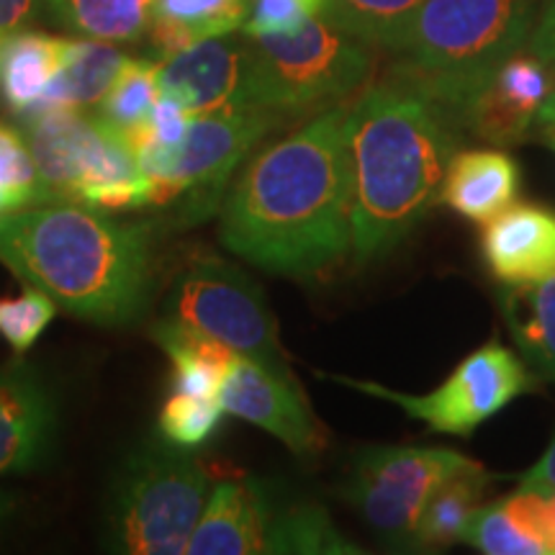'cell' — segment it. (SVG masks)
Instances as JSON below:
<instances>
[{
	"mask_svg": "<svg viewBox=\"0 0 555 555\" xmlns=\"http://www.w3.org/2000/svg\"><path fill=\"white\" fill-rule=\"evenodd\" d=\"M527 50L555 69V0H540L535 26L527 39Z\"/></svg>",
	"mask_w": 555,
	"mask_h": 555,
	"instance_id": "34",
	"label": "cell"
},
{
	"mask_svg": "<svg viewBox=\"0 0 555 555\" xmlns=\"http://www.w3.org/2000/svg\"><path fill=\"white\" fill-rule=\"evenodd\" d=\"M60 401L37 365H0V476L29 474L52 455Z\"/></svg>",
	"mask_w": 555,
	"mask_h": 555,
	"instance_id": "15",
	"label": "cell"
},
{
	"mask_svg": "<svg viewBox=\"0 0 555 555\" xmlns=\"http://www.w3.org/2000/svg\"><path fill=\"white\" fill-rule=\"evenodd\" d=\"M16 509H18V496L13 494V491L0 489V530L11 522L13 512Z\"/></svg>",
	"mask_w": 555,
	"mask_h": 555,
	"instance_id": "38",
	"label": "cell"
},
{
	"mask_svg": "<svg viewBox=\"0 0 555 555\" xmlns=\"http://www.w3.org/2000/svg\"><path fill=\"white\" fill-rule=\"evenodd\" d=\"M168 307L172 319L219 339L237 356L258 360L270 371L294 373L278 343V322L266 291L234 262L198 255L180 273Z\"/></svg>",
	"mask_w": 555,
	"mask_h": 555,
	"instance_id": "8",
	"label": "cell"
},
{
	"mask_svg": "<svg viewBox=\"0 0 555 555\" xmlns=\"http://www.w3.org/2000/svg\"><path fill=\"white\" fill-rule=\"evenodd\" d=\"M266 553H311L347 555L360 553L343 532L332 525L327 509L319 504H294L270 517Z\"/></svg>",
	"mask_w": 555,
	"mask_h": 555,
	"instance_id": "27",
	"label": "cell"
},
{
	"mask_svg": "<svg viewBox=\"0 0 555 555\" xmlns=\"http://www.w3.org/2000/svg\"><path fill=\"white\" fill-rule=\"evenodd\" d=\"M150 335L157 347L168 352L172 363V391L221 399V388L237 358L232 347L172 317L157 322Z\"/></svg>",
	"mask_w": 555,
	"mask_h": 555,
	"instance_id": "21",
	"label": "cell"
},
{
	"mask_svg": "<svg viewBox=\"0 0 555 555\" xmlns=\"http://www.w3.org/2000/svg\"><path fill=\"white\" fill-rule=\"evenodd\" d=\"M69 39L18 31L0 44V99L16 116L39 108L47 88L67 62Z\"/></svg>",
	"mask_w": 555,
	"mask_h": 555,
	"instance_id": "19",
	"label": "cell"
},
{
	"mask_svg": "<svg viewBox=\"0 0 555 555\" xmlns=\"http://www.w3.org/2000/svg\"><path fill=\"white\" fill-rule=\"evenodd\" d=\"M327 0H253V9L242 26L247 37L291 34L301 29L309 18L322 13Z\"/></svg>",
	"mask_w": 555,
	"mask_h": 555,
	"instance_id": "32",
	"label": "cell"
},
{
	"mask_svg": "<svg viewBox=\"0 0 555 555\" xmlns=\"http://www.w3.org/2000/svg\"><path fill=\"white\" fill-rule=\"evenodd\" d=\"M253 101L275 119L345 103L373 73V47L319 13L291 34L249 37Z\"/></svg>",
	"mask_w": 555,
	"mask_h": 555,
	"instance_id": "7",
	"label": "cell"
},
{
	"mask_svg": "<svg viewBox=\"0 0 555 555\" xmlns=\"http://www.w3.org/2000/svg\"><path fill=\"white\" fill-rule=\"evenodd\" d=\"M481 258L504 286L555 275V208L512 204L481 232Z\"/></svg>",
	"mask_w": 555,
	"mask_h": 555,
	"instance_id": "16",
	"label": "cell"
},
{
	"mask_svg": "<svg viewBox=\"0 0 555 555\" xmlns=\"http://www.w3.org/2000/svg\"><path fill=\"white\" fill-rule=\"evenodd\" d=\"M266 491L247 478H221L206 499L189 555H258L266 553L270 525Z\"/></svg>",
	"mask_w": 555,
	"mask_h": 555,
	"instance_id": "17",
	"label": "cell"
},
{
	"mask_svg": "<svg viewBox=\"0 0 555 555\" xmlns=\"http://www.w3.org/2000/svg\"><path fill=\"white\" fill-rule=\"evenodd\" d=\"M62 29L86 39L131 44L147 37L155 0H39Z\"/></svg>",
	"mask_w": 555,
	"mask_h": 555,
	"instance_id": "24",
	"label": "cell"
},
{
	"mask_svg": "<svg viewBox=\"0 0 555 555\" xmlns=\"http://www.w3.org/2000/svg\"><path fill=\"white\" fill-rule=\"evenodd\" d=\"M221 404L227 414L266 429L301 457L322 453L327 446V429L294 373L270 371L258 360L237 356L221 388Z\"/></svg>",
	"mask_w": 555,
	"mask_h": 555,
	"instance_id": "13",
	"label": "cell"
},
{
	"mask_svg": "<svg viewBox=\"0 0 555 555\" xmlns=\"http://www.w3.org/2000/svg\"><path fill=\"white\" fill-rule=\"evenodd\" d=\"M253 0H155L150 47L157 62L204 39L242 31Z\"/></svg>",
	"mask_w": 555,
	"mask_h": 555,
	"instance_id": "20",
	"label": "cell"
},
{
	"mask_svg": "<svg viewBox=\"0 0 555 555\" xmlns=\"http://www.w3.org/2000/svg\"><path fill=\"white\" fill-rule=\"evenodd\" d=\"M499 304L522 358L555 380V275L506 286Z\"/></svg>",
	"mask_w": 555,
	"mask_h": 555,
	"instance_id": "22",
	"label": "cell"
},
{
	"mask_svg": "<svg viewBox=\"0 0 555 555\" xmlns=\"http://www.w3.org/2000/svg\"><path fill=\"white\" fill-rule=\"evenodd\" d=\"M193 116L176 99L159 93L152 108V129H155V142L165 150H180L185 131L191 127Z\"/></svg>",
	"mask_w": 555,
	"mask_h": 555,
	"instance_id": "33",
	"label": "cell"
},
{
	"mask_svg": "<svg viewBox=\"0 0 555 555\" xmlns=\"http://www.w3.org/2000/svg\"><path fill=\"white\" fill-rule=\"evenodd\" d=\"M157 99V60L127 57L93 114L101 116L114 129H127L150 119Z\"/></svg>",
	"mask_w": 555,
	"mask_h": 555,
	"instance_id": "28",
	"label": "cell"
},
{
	"mask_svg": "<svg viewBox=\"0 0 555 555\" xmlns=\"http://www.w3.org/2000/svg\"><path fill=\"white\" fill-rule=\"evenodd\" d=\"M157 86L191 116L260 111L253 101V44L245 31L204 39L159 60Z\"/></svg>",
	"mask_w": 555,
	"mask_h": 555,
	"instance_id": "12",
	"label": "cell"
},
{
	"mask_svg": "<svg viewBox=\"0 0 555 555\" xmlns=\"http://www.w3.org/2000/svg\"><path fill=\"white\" fill-rule=\"evenodd\" d=\"M0 266L103 327L134 322L152 294L147 229L88 206L39 204L0 217Z\"/></svg>",
	"mask_w": 555,
	"mask_h": 555,
	"instance_id": "3",
	"label": "cell"
},
{
	"mask_svg": "<svg viewBox=\"0 0 555 555\" xmlns=\"http://www.w3.org/2000/svg\"><path fill=\"white\" fill-rule=\"evenodd\" d=\"M538 5L540 0H425L393 50L399 62L391 73L457 119L489 75L527 44Z\"/></svg>",
	"mask_w": 555,
	"mask_h": 555,
	"instance_id": "4",
	"label": "cell"
},
{
	"mask_svg": "<svg viewBox=\"0 0 555 555\" xmlns=\"http://www.w3.org/2000/svg\"><path fill=\"white\" fill-rule=\"evenodd\" d=\"M127 54L116 44L101 39H69L67 62L54 82L47 88L39 108L67 106L80 111H95L116 80ZM37 108V111H39Z\"/></svg>",
	"mask_w": 555,
	"mask_h": 555,
	"instance_id": "23",
	"label": "cell"
},
{
	"mask_svg": "<svg viewBox=\"0 0 555 555\" xmlns=\"http://www.w3.org/2000/svg\"><path fill=\"white\" fill-rule=\"evenodd\" d=\"M57 304L44 291L24 286L21 296H0V337L13 356H24L50 327Z\"/></svg>",
	"mask_w": 555,
	"mask_h": 555,
	"instance_id": "30",
	"label": "cell"
},
{
	"mask_svg": "<svg viewBox=\"0 0 555 555\" xmlns=\"http://www.w3.org/2000/svg\"><path fill=\"white\" fill-rule=\"evenodd\" d=\"M345 119L347 101L249 157L221 204L219 237L229 253L298 281L350 255Z\"/></svg>",
	"mask_w": 555,
	"mask_h": 555,
	"instance_id": "1",
	"label": "cell"
},
{
	"mask_svg": "<svg viewBox=\"0 0 555 555\" xmlns=\"http://www.w3.org/2000/svg\"><path fill=\"white\" fill-rule=\"evenodd\" d=\"M211 470L189 450L150 442L124 457L103 509V543L124 555H180L204 512Z\"/></svg>",
	"mask_w": 555,
	"mask_h": 555,
	"instance_id": "6",
	"label": "cell"
},
{
	"mask_svg": "<svg viewBox=\"0 0 555 555\" xmlns=\"http://www.w3.org/2000/svg\"><path fill=\"white\" fill-rule=\"evenodd\" d=\"M367 397H378L404 409L409 416L425 422L433 433L470 437L486 420L502 412L517 397L538 391V378L517 352L496 339L478 347L429 393H401L373 380L337 378Z\"/></svg>",
	"mask_w": 555,
	"mask_h": 555,
	"instance_id": "9",
	"label": "cell"
},
{
	"mask_svg": "<svg viewBox=\"0 0 555 555\" xmlns=\"http://www.w3.org/2000/svg\"><path fill=\"white\" fill-rule=\"evenodd\" d=\"M39 0H0V44L24 31L37 16Z\"/></svg>",
	"mask_w": 555,
	"mask_h": 555,
	"instance_id": "35",
	"label": "cell"
},
{
	"mask_svg": "<svg viewBox=\"0 0 555 555\" xmlns=\"http://www.w3.org/2000/svg\"><path fill=\"white\" fill-rule=\"evenodd\" d=\"M422 5L425 0H327L322 13L365 44L393 52Z\"/></svg>",
	"mask_w": 555,
	"mask_h": 555,
	"instance_id": "26",
	"label": "cell"
},
{
	"mask_svg": "<svg viewBox=\"0 0 555 555\" xmlns=\"http://www.w3.org/2000/svg\"><path fill=\"white\" fill-rule=\"evenodd\" d=\"M21 134L41 178L44 204L103 214L150 206L152 185L119 134L93 111L50 106L21 116Z\"/></svg>",
	"mask_w": 555,
	"mask_h": 555,
	"instance_id": "5",
	"label": "cell"
},
{
	"mask_svg": "<svg viewBox=\"0 0 555 555\" xmlns=\"http://www.w3.org/2000/svg\"><path fill=\"white\" fill-rule=\"evenodd\" d=\"M474 466L478 461L450 448L371 446L352 463L343 499L380 535L409 540L429 496Z\"/></svg>",
	"mask_w": 555,
	"mask_h": 555,
	"instance_id": "10",
	"label": "cell"
},
{
	"mask_svg": "<svg viewBox=\"0 0 555 555\" xmlns=\"http://www.w3.org/2000/svg\"><path fill=\"white\" fill-rule=\"evenodd\" d=\"M522 170L509 152L481 147L461 150L450 159L437 204L457 217L486 224L519 196Z\"/></svg>",
	"mask_w": 555,
	"mask_h": 555,
	"instance_id": "18",
	"label": "cell"
},
{
	"mask_svg": "<svg viewBox=\"0 0 555 555\" xmlns=\"http://www.w3.org/2000/svg\"><path fill=\"white\" fill-rule=\"evenodd\" d=\"M463 134L446 106L397 73L347 103L350 255L358 266L397 249L427 217Z\"/></svg>",
	"mask_w": 555,
	"mask_h": 555,
	"instance_id": "2",
	"label": "cell"
},
{
	"mask_svg": "<svg viewBox=\"0 0 555 555\" xmlns=\"http://www.w3.org/2000/svg\"><path fill=\"white\" fill-rule=\"evenodd\" d=\"M535 129H538L540 142L547 144V147L555 152V90L551 95H547L543 106H540L538 119H535Z\"/></svg>",
	"mask_w": 555,
	"mask_h": 555,
	"instance_id": "37",
	"label": "cell"
},
{
	"mask_svg": "<svg viewBox=\"0 0 555 555\" xmlns=\"http://www.w3.org/2000/svg\"><path fill=\"white\" fill-rule=\"evenodd\" d=\"M221 416H224L221 399L172 391L157 414V433L168 446L193 450L211 440L221 425Z\"/></svg>",
	"mask_w": 555,
	"mask_h": 555,
	"instance_id": "29",
	"label": "cell"
},
{
	"mask_svg": "<svg viewBox=\"0 0 555 555\" xmlns=\"http://www.w3.org/2000/svg\"><path fill=\"white\" fill-rule=\"evenodd\" d=\"M278 121L268 111L193 116L172 176L152 193V206H168L185 196L189 221L211 217L221 206L234 170Z\"/></svg>",
	"mask_w": 555,
	"mask_h": 555,
	"instance_id": "11",
	"label": "cell"
},
{
	"mask_svg": "<svg viewBox=\"0 0 555 555\" xmlns=\"http://www.w3.org/2000/svg\"><path fill=\"white\" fill-rule=\"evenodd\" d=\"M517 481H519V489H532V491L553 494L555 491V435L543 457H540L535 466L527 468L525 474H519Z\"/></svg>",
	"mask_w": 555,
	"mask_h": 555,
	"instance_id": "36",
	"label": "cell"
},
{
	"mask_svg": "<svg viewBox=\"0 0 555 555\" xmlns=\"http://www.w3.org/2000/svg\"><path fill=\"white\" fill-rule=\"evenodd\" d=\"M489 481L491 474H486L481 463L450 476L429 496L409 540L420 547H448L453 543H463L470 517L481 506Z\"/></svg>",
	"mask_w": 555,
	"mask_h": 555,
	"instance_id": "25",
	"label": "cell"
},
{
	"mask_svg": "<svg viewBox=\"0 0 555 555\" xmlns=\"http://www.w3.org/2000/svg\"><path fill=\"white\" fill-rule=\"evenodd\" d=\"M555 90V69L538 54H509L461 108V127L483 142L509 147L527 139L538 111Z\"/></svg>",
	"mask_w": 555,
	"mask_h": 555,
	"instance_id": "14",
	"label": "cell"
},
{
	"mask_svg": "<svg viewBox=\"0 0 555 555\" xmlns=\"http://www.w3.org/2000/svg\"><path fill=\"white\" fill-rule=\"evenodd\" d=\"M0 191L9 193L18 208L44 204L41 178L21 129L0 121Z\"/></svg>",
	"mask_w": 555,
	"mask_h": 555,
	"instance_id": "31",
	"label": "cell"
}]
</instances>
